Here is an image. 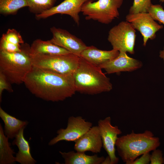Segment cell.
<instances>
[{"instance_id": "obj_22", "label": "cell", "mask_w": 164, "mask_h": 164, "mask_svg": "<svg viewBox=\"0 0 164 164\" xmlns=\"http://www.w3.org/2000/svg\"><path fill=\"white\" fill-rule=\"evenodd\" d=\"M29 11L39 14L54 6L56 0H26Z\"/></svg>"}, {"instance_id": "obj_1", "label": "cell", "mask_w": 164, "mask_h": 164, "mask_svg": "<svg viewBox=\"0 0 164 164\" xmlns=\"http://www.w3.org/2000/svg\"><path fill=\"white\" fill-rule=\"evenodd\" d=\"M23 83L33 94L48 101H63L76 91L73 75L59 74L33 66Z\"/></svg>"}, {"instance_id": "obj_8", "label": "cell", "mask_w": 164, "mask_h": 164, "mask_svg": "<svg viewBox=\"0 0 164 164\" xmlns=\"http://www.w3.org/2000/svg\"><path fill=\"white\" fill-rule=\"evenodd\" d=\"M65 128H61L57 131V135L48 143L50 146L62 141H73L87 132L92 127V123L86 121L82 116L70 117Z\"/></svg>"}, {"instance_id": "obj_4", "label": "cell", "mask_w": 164, "mask_h": 164, "mask_svg": "<svg viewBox=\"0 0 164 164\" xmlns=\"http://www.w3.org/2000/svg\"><path fill=\"white\" fill-rule=\"evenodd\" d=\"M30 46L22 44L21 51L9 53L0 51V72L11 84H19L33 67Z\"/></svg>"}, {"instance_id": "obj_7", "label": "cell", "mask_w": 164, "mask_h": 164, "mask_svg": "<svg viewBox=\"0 0 164 164\" xmlns=\"http://www.w3.org/2000/svg\"><path fill=\"white\" fill-rule=\"evenodd\" d=\"M136 36L132 24L126 21H122L110 30L108 40L113 49L133 54Z\"/></svg>"}, {"instance_id": "obj_26", "label": "cell", "mask_w": 164, "mask_h": 164, "mask_svg": "<svg viewBox=\"0 0 164 164\" xmlns=\"http://www.w3.org/2000/svg\"><path fill=\"white\" fill-rule=\"evenodd\" d=\"M22 45H16L10 43L1 37L0 41V51L9 53L21 51L22 50Z\"/></svg>"}, {"instance_id": "obj_25", "label": "cell", "mask_w": 164, "mask_h": 164, "mask_svg": "<svg viewBox=\"0 0 164 164\" xmlns=\"http://www.w3.org/2000/svg\"><path fill=\"white\" fill-rule=\"evenodd\" d=\"M147 12L154 20L164 25V9L160 5L152 4Z\"/></svg>"}, {"instance_id": "obj_13", "label": "cell", "mask_w": 164, "mask_h": 164, "mask_svg": "<svg viewBox=\"0 0 164 164\" xmlns=\"http://www.w3.org/2000/svg\"><path fill=\"white\" fill-rule=\"evenodd\" d=\"M74 142V149L77 152H85L90 151L97 153L101 152L103 147L102 138L98 126H92Z\"/></svg>"}, {"instance_id": "obj_6", "label": "cell", "mask_w": 164, "mask_h": 164, "mask_svg": "<svg viewBox=\"0 0 164 164\" xmlns=\"http://www.w3.org/2000/svg\"><path fill=\"white\" fill-rule=\"evenodd\" d=\"M123 2V0H88L83 5L81 12L86 20L108 24L118 18V9Z\"/></svg>"}, {"instance_id": "obj_3", "label": "cell", "mask_w": 164, "mask_h": 164, "mask_svg": "<svg viewBox=\"0 0 164 164\" xmlns=\"http://www.w3.org/2000/svg\"><path fill=\"white\" fill-rule=\"evenodd\" d=\"M159 139L151 131L142 133H131L118 137L115 143L118 154L126 164H132L138 156L156 149Z\"/></svg>"}, {"instance_id": "obj_10", "label": "cell", "mask_w": 164, "mask_h": 164, "mask_svg": "<svg viewBox=\"0 0 164 164\" xmlns=\"http://www.w3.org/2000/svg\"><path fill=\"white\" fill-rule=\"evenodd\" d=\"M103 143V147L110 158L112 164H117L119 158L115 155V143L118 135L122 133L117 126H113L110 117H106L98 121Z\"/></svg>"}, {"instance_id": "obj_20", "label": "cell", "mask_w": 164, "mask_h": 164, "mask_svg": "<svg viewBox=\"0 0 164 164\" xmlns=\"http://www.w3.org/2000/svg\"><path fill=\"white\" fill-rule=\"evenodd\" d=\"M9 138L5 134L0 124V164H13L16 162L14 154L15 153L10 146Z\"/></svg>"}, {"instance_id": "obj_30", "label": "cell", "mask_w": 164, "mask_h": 164, "mask_svg": "<svg viewBox=\"0 0 164 164\" xmlns=\"http://www.w3.org/2000/svg\"><path fill=\"white\" fill-rule=\"evenodd\" d=\"M102 164H112L111 159L108 156L105 158Z\"/></svg>"}, {"instance_id": "obj_27", "label": "cell", "mask_w": 164, "mask_h": 164, "mask_svg": "<svg viewBox=\"0 0 164 164\" xmlns=\"http://www.w3.org/2000/svg\"><path fill=\"white\" fill-rule=\"evenodd\" d=\"M11 83L6 77L0 72V102H2V94L3 91L5 90L9 92H13Z\"/></svg>"}, {"instance_id": "obj_16", "label": "cell", "mask_w": 164, "mask_h": 164, "mask_svg": "<svg viewBox=\"0 0 164 164\" xmlns=\"http://www.w3.org/2000/svg\"><path fill=\"white\" fill-rule=\"evenodd\" d=\"M25 128L20 131L12 143L13 145H16L19 149L15 157V161L21 164H35L36 161L32 156L29 142L24 136Z\"/></svg>"}, {"instance_id": "obj_14", "label": "cell", "mask_w": 164, "mask_h": 164, "mask_svg": "<svg viewBox=\"0 0 164 164\" xmlns=\"http://www.w3.org/2000/svg\"><path fill=\"white\" fill-rule=\"evenodd\" d=\"M142 66V63L140 61L129 56L126 53L119 52L116 58L99 67L104 69L108 73L111 74L122 71H132Z\"/></svg>"}, {"instance_id": "obj_2", "label": "cell", "mask_w": 164, "mask_h": 164, "mask_svg": "<svg viewBox=\"0 0 164 164\" xmlns=\"http://www.w3.org/2000/svg\"><path fill=\"white\" fill-rule=\"evenodd\" d=\"M99 67L80 56L78 67L73 74L76 91L94 95L112 88L109 78Z\"/></svg>"}, {"instance_id": "obj_23", "label": "cell", "mask_w": 164, "mask_h": 164, "mask_svg": "<svg viewBox=\"0 0 164 164\" xmlns=\"http://www.w3.org/2000/svg\"><path fill=\"white\" fill-rule=\"evenodd\" d=\"M152 4L151 0H134L133 4L129 9V13L147 12Z\"/></svg>"}, {"instance_id": "obj_28", "label": "cell", "mask_w": 164, "mask_h": 164, "mask_svg": "<svg viewBox=\"0 0 164 164\" xmlns=\"http://www.w3.org/2000/svg\"><path fill=\"white\" fill-rule=\"evenodd\" d=\"M151 164H162L164 163V158L162 151L155 149L153 150L150 156Z\"/></svg>"}, {"instance_id": "obj_32", "label": "cell", "mask_w": 164, "mask_h": 164, "mask_svg": "<svg viewBox=\"0 0 164 164\" xmlns=\"http://www.w3.org/2000/svg\"><path fill=\"white\" fill-rule=\"evenodd\" d=\"M159 1L160 2H164V0H159Z\"/></svg>"}, {"instance_id": "obj_18", "label": "cell", "mask_w": 164, "mask_h": 164, "mask_svg": "<svg viewBox=\"0 0 164 164\" xmlns=\"http://www.w3.org/2000/svg\"><path fill=\"white\" fill-rule=\"evenodd\" d=\"M59 153L64 159L65 164H102L105 158L96 154L90 155L85 152L74 151H59Z\"/></svg>"}, {"instance_id": "obj_11", "label": "cell", "mask_w": 164, "mask_h": 164, "mask_svg": "<svg viewBox=\"0 0 164 164\" xmlns=\"http://www.w3.org/2000/svg\"><path fill=\"white\" fill-rule=\"evenodd\" d=\"M52 37L50 40L54 44L79 56L87 46L80 39L67 31L53 26L50 28Z\"/></svg>"}, {"instance_id": "obj_15", "label": "cell", "mask_w": 164, "mask_h": 164, "mask_svg": "<svg viewBox=\"0 0 164 164\" xmlns=\"http://www.w3.org/2000/svg\"><path fill=\"white\" fill-rule=\"evenodd\" d=\"M119 52L113 49L110 50H99L93 46L87 47L81 53L80 56L89 62L99 66L116 58Z\"/></svg>"}, {"instance_id": "obj_29", "label": "cell", "mask_w": 164, "mask_h": 164, "mask_svg": "<svg viewBox=\"0 0 164 164\" xmlns=\"http://www.w3.org/2000/svg\"><path fill=\"white\" fill-rule=\"evenodd\" d=\"M151 154L149 152L144 153L139 158L136 159L132 164H148L150 162Z\"/></svg>"}, {"instance_id": "obj_5", "label": "cell", "mask_w": 164, "mask_h": 164, "mask_svg": "<svg viewBox=\"0 0 164 164\" xmlns=\"http://www.w3.org/2000/svg\"><path fill=\"white\" fill-rule=\"evenodd\" d=\"M30 56L33 66L65 75H73L78 67L80 58V56L71 53Z\"/></svg>"}, {"instance_id": "obj_12", "label": "cell", "mask_w": 164, "mask_h": 164, "mask_svg": "<svg viewBox=\"0 0 164 164\" xmlns=\"http://www.w3.org/2000/svg\"><path fill=\"white\" fill-rule=\"evenodd\" d=\"M88 0H64L59 5L41 13L35 15L37 20L45 19L56 14H66L70 16L79 26L81 12L84 4Z\"/></svg>"}, {"instance_id": "obj_21", "label": "cell", "mask_w": 164, "mask_h": 164, "mask_svg": "<svg viewBox=\"0 0 164 164\" xmlns=\"http://www.w3.org/2000/svg\"><path fill=\"white\" fill-rule=\"evenodd\" d=\"M25 7H28L26 0H0V13L3 15L15 14Z\"/></svg>"}, {"instance_id": "obj_17", "label": "cell", "mask_w": 164, "mask_h": 164, "mask_svg": "<svg viewBox=\"0 0 164 164\" xmlns=\"http://www.w3.org/2000/svg\"><path fill=\"white\" fill-rule=\"evenodd\" d=\"M30 55L38 54L56 55L71 53L68 50L57 46L50 40L44 41L40 39L34 40L30 46Z\"/></svg>"}, {"instance_id": "obj_9", "label": "cell", "mask_w": 164, "mask_h": 164, "mask_svg": "<svg viewBox=\"0 0 164 164\" xmlns=\"http://www.w3.org/2000/svg\"><path fill=\"white\" fill-rule=\"evenodd\" d=\"M126 20L141 33L144 46L149 39L155 38L156 32L163 27L156 22L148 12L129 13L126 16Z\"/></svg>"}, {"instance_id": "obj_24", "label": "cell", "mask_w": 164, "mask_h": 164, "mask_svg": "<svg viewBox=\"0 0 164 164\" xmlns=\"http://www.w3.org/2000/svg\"><path fill=\"white\" fill-rule=\"evenodd\" d=\"M1 37L15 44L22 45L24 43V41L20 34L13 29H8L6 33L2 34Z\"/></svg>"}, {"instance_id": "obj_19", "label": "cell", "mask_w": 164, "mask_h": 164, "mask_svg": "<svg viewBox=\"0 0 164 164\" xmlns=\"http://www.w3.org/2000/svg\"><path fill=\"white\" fill-rule=\"evenodd\" d=\"M0 117L4 124V132L9 139L15 138L20 131L25 128L28 124L27 121H22L10 115L0 107Z\"/></svg>"}, {"instance_id": "obj_31", "label": "cell", "mask_w": 164, "mask_h": 164, "mask_svg": "<svg viewBox=\"0 0 164 164\" xmlns=\"http://www.w3.org/2000/svg\"><path fill=\"white\" fill-rule=\"evenodd\" d=\"M159 56L162 59L164 63V47L162 50H161L159 53Z\"/></svg>"}]
</instances>
